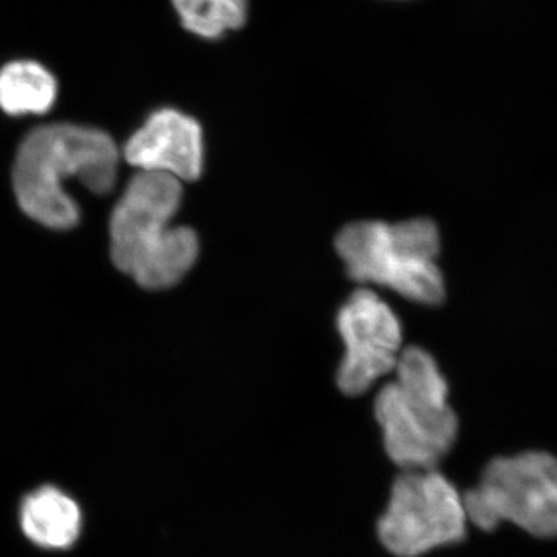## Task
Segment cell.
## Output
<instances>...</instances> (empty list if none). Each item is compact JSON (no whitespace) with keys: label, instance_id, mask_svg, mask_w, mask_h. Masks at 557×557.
Instances as JSON below:
<instances>
[{"label":"cell","instance_id":"1","mask_svg":"<svg viewBox=\"0 0 557 557\" xmlns=\"http://www.w3.org/2000/svg\"><path fill=\"white\" fill-rule=\"evenodd\" d=\"M119 163V148L106 132L75 124L39 127L17 150L14 193L28 218L51 230L73 228L79 209L65 193V183L78 178L91 193L108 194Z\"/></svg>","mask_w":557,"mask_h":557},{"label":"cell","instance_id":"2","mask_svg":"<svg viewBox=\"0 0 557 557\" xmlns=\"http://www.w3.org/2000/svg\"><path fill=\"white\" fill-rule=\"evenodd\" d=\"M182 197L180 180L138 171L113 209L110 255L116 269L141 287H174L196 263L197 234L172 226Z\"/></svg>","mask_w":557,"mask_h":557},{"label":"cell","instance_id":"3","mask_svg":"<svg viewBox=\"0 0 557 557\" xmlns=\"http://www.w3.org/2000/svg\"><path fill=\"white\" fill-rule=\"evenodd\" d=\"M394 373L375 399L384 449L399 471L437 468L458 435L448 384L437 361L420 347L405 348Z\"/></svg>","mask_w":557,"mask_h":557},{"label":"cell","instance_id":"4","mask_svg":"<svg viewBox=\"0 0 557 557\" xmlns=\"http://www.w3.org/2000/svg\"><path fill=\"white\" fill-rule=\"evenodd\" d=\"M336 251L359 284L380 285L424 306L445 299L440 233L432 220L351 223L336 237Z\"/></svg>","mask_w":557,"mask_h":557},{"label":"cell","instance_id":"5","mask_svg":"<svg viewBox=\"0 0 557 557\" xmlns=\"http://www.w3.org/2000/svg\"><path fill=\"white\" fill-rule=\"evenodd\" d=\"M468 523L463 494L437 468L401 469L376 536L388 555L423 557L463 541Z\"/></svg>","mask_w":557,"mask_h":557},{"label":"cell","instance_id":"6","mask_svg":"<svg viewBox=\"0 0 557 557\" xmlns=\"http://www.w3.org/2000/svg\"><path fill=\"white\" fill-rule=\"evenodd\" d=\"M463 498L469 522L480 530L509 522L534 536H557V458L547 453L496 458Z\"/></svg>","mask_w":557,"mask_h":557},{"label":"cell","instance_id":"7","mask_svg":"<svg viewBox=\"0 0 557 557\" xmlns=\"http://www.w3.org/2000/svg\"><path fill=\"white\" fill-rule=\"evenodd\" d=\"M344 358L338 386L350 397L394 372L403 351V329L394 310L372 289H357L336 318Z\"/></svg>","mask_w":557,"mask_h":557},{"label":"cell","instance_id":"8","mask_svg":"<svg viewBox=\"0 0 557 557\" xmlns=\"http://www.w3.org/2000/svg\"><path fill=\"white\" fill-rule=\"evenodd\" d=\"M124 159L137 171L171 175L182 183L194 182L203 171L200 124L178 110H159L132 135L124 148Z\"/></svg>","mask_w":557,"mask_h":557},{"label":"cell","instance_id":"9","mask_svg":"<svg viewBox=\"0 0 557 557\" xmlns=\"http://www.w3.org/2000/svg\"><path fill=\"white\" fill-rule=\"evenodd\" d=\"M22 533L40 548L67 549L83 530V512L75 498L46 485L24 497L20 508Z\"/></svg>","mask_w":557,"mask_h":557},{"label":"cell","instance_id":"10","mask_svg":"<svg viewBox=\"0 0 557 557\" xmlns=\"http://www.w3.org/2000/svg\"><path fill=\"white\" fill-rule=\"evenodd\" d=\"M57 91L53 75L36 62H11L0 70V108L10 115L46 113Z\"/></svg>","mask_w":557,"mask_h":557},{"label":"cell","instance_id":"11","mask_svg":"<svg viewBox=\"0 0 557 557\" xmlns=\"http://www.w3.org/2000/svg\"><path fill=\"white\" fill-rule=\"evenodd\" d=\"M186 30L214 39L247 21V0H172Z\"/></svg>","mask_w":557,"mask_h":557}]
</instances>
